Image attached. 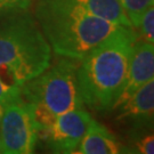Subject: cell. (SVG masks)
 Wrapping results in <instances>:
<instances>
[{"mask_svg": "<svg viewBox=\"0 0 154 154\" xmlns=\"http://www.w3.org/2000/svg\"><path fill=\"white\" fill-rule=\"evenodd\" d=\"M137 39L134 28L121 25L85 55L78 66V85L83 105L98 112L113 109L126 81Z\"/></svg>", "mask_w": 154, "mask_h": 154, "instance_id": "6da1fadb", "label": "cell"}, {"mask_svg": "<svg viewBox=\"0 0 154 154\" xmlns=\"http://www.w3.org/2000/svg\"><path fill=\"white\" fill-rule=\"evenodd\" d=\"M35 17L56 55L77 61L121 26L95 16L73 0H38Z\"/></svg>", "mask_w": 154, "mask_h": 154, "instance_id": "7a4b0ae2", "label": "cell"}, {"mask_svg": "<svg viewBox=\"0 0 154 154\" xmlns=\"http://www.w3.org/2000/svg\"><path fill=\"white\" fill-rule=\"evenodd\" d=\"M51 63V47L30 14L17 11L0 22V77L21 87Z\"/></svg>", "mask_w": 154, "mask_h": 154, "instance_id": "3957f363", "label": "cell"}, {"mask_svg": "<svg viewBox=\"0 0 154 154\" xmlns=\"http://www.w3.org/2000/svg\"><path fill=\"white\" fill-rule=\"evenodd\" d=\"M78 62L62 57L21 86V95L39 132L46 130L58 116L83 107L78 85Z\"/></svg>", "mask_w": 154, "mask_h": 154, "instance_id": "277c9868", "label": "cell"}, {"mask_svg": "<svg viewBox=\"0 0 154 154\" xmlns=\"http://www.w3.org/2000/svg\"><path fill=\"white\" fill-rule=\"evenodd\" d=\"M38 137V128L23 97L2 107L0 140L4 154L33 153Z\"/></svg>", "mask_w": 154, "mask_h": 154, "instance_id": "5b68a950", "label": "cell"}, {"mask_svg": "<svg viewBox=\"0 0 154 154\" xmlns=\"http://www.w3.org/2000/svg\"><path fill=\"white\" fill-rule=\"evenodd\" d=\"M91 116L83 107L58 116L42 134L47 146L54 153H75L87 130Z\"/></svg>", "mask_w": 154, "mask_h": 154, "instance_id": "8992f818", "label": "cell"}, {"mask_svg": "<svg viewBox=\"0 0 154 154\" xmlns=\"http://www.w3.org/2000/svg\"><path fill=\"white\" fill-rule=\"evenodd\" d=\"M154 79V46L137 39L132 47L126 81L112 110H116L131 97L143 85Z\"/></svg>", "mask_w": 154, "mask_h": 154, "instance_id": "52a82bcc", "label": "cell"}, {"mask_svg": "<svg viewBox=\"0 0 154 154\" xmlns=\"http://www.w3.org/2000/svg\"><path fill=\"white\" fill-rule=\"evenodd\" d=\"M75 153L118 154L129 153V151L106 127L91 118Z\"/></svg>", "mask_w": 154, "mask_h": 154, "instance_id": "ba28073f", "label": "cell"}, {"mask_svg": "<svg viewBox=\"0 0 154 154\" xmlns=\"http://www.w3.org/2000/svg\"><path fill=\"white\" fill-rule=\"evenodd\" d=\"M118 110V120L152 121L154 112V79L143 85Z\"/></svg>", "mask_w": 154, "mask_h": 154, "instance_id": "9c48e42d", "label": "cell"}, {"mask_svg": "<svg viewBox=\"0 0 154 154\" xmlns=\"http://www.w3.org/2000/svg\"><path fill=\"white\" fill-rule=\"evenodd\" d=\"M93 15L118 25L132 28L118 0H73Z\"/></svg>", "mask_w": 154, "mask_h": 154, "instance_id": "30bf717a", "label": "cell"}, {"mask_svg": "<svg viewBox=\"0 0 154 154\" xmlns=\"http://www.w3.org/2000/svg\"><path fill=\"white\" fill-rule=\"evenodd\" d=\"M125 11L126 16L131 23L132 28L137 26L144 11L149 6L154 5V0H118Z\"/></svg>", "mask_w": 154, "mask_h": 154, "instance_id": "8fae6325", "label": "cell"}, {"mask_svg": "<svg viewBox=\"0 0 154 154\" xmlns=\"http://www.w3.org/2000/svg\"><path fill=\"white\" fill-rule=\"evenodd\" d=\"M136 29L138 30V38L146 42L154 44V5L149 6L144 11Z\"/></svg>", "mask_w": 154, "mask_h": 154, "instance_id": "7c38bea8", "label": "cell"}, {"mask_svg": "<svg viewBox=\"0 0 154 154\" xmlns=\"http://www.w3.org/2000/svg\"><path fill=\"white\" fill-rule=\"evenodd\" d=\"M21 97H22L21 87L11 85L0 77V106L1 107H4L5 105L9 104Z\"/></svg>", "mask_w": 154, "mask_h": 154, "instance_id": "4fadbf2b", "label": "cell"}, {"mask_svg": "<svg viewBox=\"0 0 154 154\" xmlns=\"http://www.w3.org/2000/svg\"><path fill=\"white\" fill-rule=\"evenodd\" d=\"M135 149L134 153L142 154H153L154 153V137L153 134L145 135L143 137L138 138L135 142Z\"/></svg>", "mask_w": 154, "mask_h": 154, "instance_id": "5bb4252c", "label": "cell"}, {"mask_svg": "<svg viewBox=\"0 0 154 154\" xmlns=\"http://www.w3.org/2000/svg\"><path fill=\"white\" fill-rule=\"evenodd\" d=\"M1 1L4 2L7 11L11 14L17 13V11H28L31 5V0H1Z\"/></svg>", "mask_w": 154, "mask_h": 154, "instance_id": "9a60e30c", "label": "cell"}, {"mask_svg": "<svg viewBox=\"0 0 154 154\" xmlns=\"http://www.w3.org/2000/svg\"><path fill=\"white\" fill-rule=\"evenodd\" d=\"M11 13L7 11V8L5 7V5H4V2L0 0V17H5L7 16V15H9Z\"/></svg>", "mask_w": 154, "mask_h": 154, "instance_id": "2e32d148", "label": "cell"}, {"mask_svg": "<svg viewBox=\"0 0 154 154\" xmlns=\"http://www.w3.org/2000/svg\"><path fill=\"white\" fill-rule=\"evenodd\" d=\"M4 153V149H2V144H1V140H0V154Z\"/></svg>", "mask_w": 154, "mask_h": 154, "instance_id": "e0dca14e", "label": "cell"}, {"mask_svg": "<svg viewBox=\"0 0 154 154\" xmlns=\"http://www.w3.org/2000/svg\"><path fill=\"white\" fill-rule=\"evenodd\" d=\"M1 113H2V107L0 106V119H1Z\"/></svg>", "mask_w": 154, "mask_h": 154, "instance_id": "ac0fdd59", "label": "cell"}]
</instances>
